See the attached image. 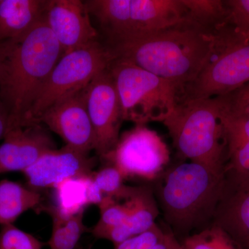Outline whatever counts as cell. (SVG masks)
Instances as JSON below:
<instances>
[{
    "mask_svg": "<svg viewBox=\"0 0 249 249\" xmlns=\"http://www.w3.org/2000/svg\"><path fill=\"white\" fill-rule=\"evenodd\" d=\"M225 28L207 30L186 18L166 29L107 45L115 58L171 82L181 93L214 53Z\"/></svg>",
    "mask_w": 249,
    "mask_h": 249,
    "instance_id": "cell-1",
    "label": "cell"
},
{
    "mask_svg": "<svg viewBox=\"0 0 249 249\" xmlns=\"http://www.w3.org/2000/svg\"><path fill=\"white\" fill-rule=\"evenodd\" d=\"M224 174L191 161L170 168L156 180V200L177 238L182 240L212 225Z\"/></svg>",
    "mask_w": 249,
    "mask_h": 249,
    "instance_id": "cell-2",
    "label": "cell"
},
{
    "mask_svg": "<svg viewBox=\"0 0 249 249\" xmlns=\"http://www.w3.org/2000/svg\"><path fill=\"white\" fill-rule=\"evenodd\" d=\"M13 42L0 85V96L10 112L9 129L22 124L63 54L45 18L24 38Z\"/></svg>",
    "mask_w": 249,
    "mask_h": 249,
    "instance_id": "cell-3",
    "label": "cell"
},
{
    "mask_svg": "<svg viewBox=\"0 0 249 249\" xmlns=\"http://www.w3.org/2000/svg\"><path fill=\"white\" fill-rule=\"evenodd\" d=\"M224 96L178 103L163 124L183 158L224 171L227 148L221 109Z\"/></svg>",
    "mask_w": 249,
    "mask_h": 249,
    "instance_id": "cell-4",
    "label": "cell"
},
{
    "mask_svg": "<svg viewBox=\"0 0 249 249\" xmlns=\"http://www.w3.org/2000/svg\"><path fill=\"white\" fill-rule=\"evenodd\" d=\"M120 99L124 121L135 124L163 122L175 110L180 91L177 85L122 59L109 67Z\"/></svg>",
    "mask_w": 249,
    "mask_h": 249,
    "instance_id": "cell-5",
    "label": "cell"
},
{
    "mask_svg": "<svg viewBox=\"0 0 249 249\" xmlns=\"http://www.w3.org/2000/svg\"><path fill=\"white\" fill-rule=\"evenodd\" d=\"M114 58L108 46L98 40L62 55L19 126L36 124L47 109L86 88Z\"/></svg>",
    "mask_w": 249,
    "mask_h": 249,
    "instance_id": "cell-6",
    "label": "cell"
},
{
    "mask_svg": "<svg viewBox=\"0 0 249 249\" xmlns=\"http://www.w3.org/2000/svg\"><path fill=\"white\" fill-rule=\"evenodd\" d=\"M98 15L108 45L148 35L186 18L181 0H105Z\"/></svg>",
    "mask_w": 249,
    "mask_h": 249,
    "instance_id": "cell-7",
    "label": "cell"
},
{
    "mask_svg": "<svg viewBox=\"0 0 249 249\" xmlns=\"http://www.w3.org/2000/svg\"><path fill=\"white\" fill-rule=\"evenodd\" d=\"M249 83V43L229 27L196 79L181 91L178 103L225 96Z\"/></svg>",
    "mask_w": 249,
    "mask_h": 249,
    "instance_id": "cell-8",
    "label": "cell"
},
{
    "mask_svg": "<svg viewBox=\"0 0 249 249\" xmlns=\"http://www.w3.org/2000/svg\"><path fill=\"white\" fill-rule=\"evenodd\" d=\"M101 159L117 168L124 180L155 181L166 169L170 153L156 131L135 124L121 134L115 147Z\"/></svg>",
    "mask_w": 249,
    "mask_h": 249,
    "instance_id": "cell-9",
    "label": "cell"
},
{
    "mask_svg": "<svg viewBox=\"0 0 249 249\" xmlns=\"http://www.w3.org/2000/svg\"><path fill=\"white\" fill-rule=\"evenodd\" d=\"M87 107L94 132V150L103 158L120 138L122 110L109 68L98 73L85 88Z\"/></svg>",
    "mask_w": 249,
    "mask_h": 249,
    "instance_id": "cell-10",
    "label": "cell"
},
{
    "mask_svg": "<svg viewBox=\"0 0 249 249\" xmlns=\"http://www.w3.org/2000/svg\"><path fill=\"white\" fill-rule=\"evenodd\" d=\"M60 136L67 146L85 154L94 150L95 137L87 107L85 88L47 109L36 121Z\"/></svg>",
    "mask_w": 249,
    "mask_h": 249,
    "instance_id": "cell-11",
    "label": "cell"
},
{
    "mask_svg": "<svg viewBox=\"0 0 249 249\" xmlns=\"http://www.w3.org/2000/svg\"><path fill=\"white\" fill-rule=\"evenodd\" d=\"M211 226L220 227L245 245L249 239V173L226 167Z\"/></svg>",
    "mask_w": 249,
    "mask_h": 249,
    "instance_id": "cell-12",
    "label": "cell"
},
{
    "mask_svg": "<svg viewBox=\"0 0 249 249\" xmlns=\"http://www.w3.org/2000/svg\"><path fill=\"white\" fill-rule=\"evenodd\" d=\"M45 21L61 47L62 55L98 40L89 12L80 0H49Z\"/></svg>",
    "mask_w": 249,
    "mask_h": 249,
    "instance_id": "cell-13",
    "label": "cell"
},
{
    "mask_svg": "<svg viewBox=\"0 0 249 249\" xmlns=\"http://www.w3.org/2000/svg\"><path fill=\"white\" fill-rule=\"evenodd\" d=\"M96 163L89 154L65 145L46 152L23 173L29 188L36 191L54 188L69 178L91 175Z\"/></svg>",
    "mask_w": 249,
    "mask_h": 249,
    "instance_id": "cell-14",
    "label": "cell"
},
{
    "mask_svg": "<svg viewBox=\"0 0 249 249\" xmlns=\"http://www.w3.org/2000/svg\"><path fill=\"white\" fill-rule=\"evenodd\" d=\"M0 145V174L24 172L41 156L55 148L41 124L17 126L6 131Z\"/></svg>",
    "mask_w": 249,
    "mask_h": 249,
    "instance_id": "cell-15",
    "label": "cell"
},
{
    "mask_svg": "<svg viewBox=\"0 0 249 249\" xmlns=\"http://www.w3.org/2000/svg\"><path fill=\"white\" fill-rule=\"evenodd\" d=\"M49 0H0V42L22 40L45 18Z\"/></svg>",
    "mask_w": 249,
    "mask_h": 249,
    "instance_id": "cell-16",
    "label": "cell"
},
{
    "mask_svg": "<svg viewBox=\"0 0 249 249\" xmlns=\"http://www.w3.org/2000/svg\"><path fill=\"white\" fill-rule=\"evenodd\" d=\"M153 188L142 186L134 196L133 209L125 222L103 232L98 239L110 241L114 245L147 231L156 224L160 214Z\"/></svg>",
    "mask_w": 249,
    "mask_h": 249,
    "instance_id": "cell-17",
    "label": "cell"
},
{
    "mask_svg": "<svg viewBox=\"0 0 249 249\" xmlns=\"http://www.w3.org/2000/svg\"><path fill=\"white\" fill-rule=\"evenodd\" d=\"M220 121L227 148L226 167L249 173V117L228 107L224 96Z\"/></svg>",
    "mask_w": 249,
    "mask_h": 249,
    "instance_id": "cell-18",
    "label": "cell"
},
{
    "mask_svg": "<svg viewBox=\"0 0 249 249\" xmlns=\"http://www.w3.org/2000/svg\"><path fill=\"white\" fill-rule=\"evenodd\" d=\"M41 196L37 191L8 179L0 181V225L14 224L21 214L37 208Z\"/></svg>",
    "mask_w": 249,
    "mask_h": 249,
    "instance_id": "cell-19",
    "label": "cell"
},
{
    "mask_svg": "<svg viewBox=\"0 0 249 249\" xmlns=\"http://www.w3.org/2000/svg\"><path fill=\"white\" fill-rule=\"evenodd\" d=\"M91 175L69 178L57 185L53 188L55 206L50 213L67 219L84 212L89 205L88 190Z\"/></svg>",
    "mask_w": 249,
    "mask_h": 249,
    "instance_id": "cell-20",
    "label": "cell"
},
{
    "mask_svg": "<svg viewBox=\"0 0 249 249\" xmlns=\"http://www.w3.org/2000/svg\"><path fill=\"white\" fill-rule=\"evenodd\" d=\"M186 18L197 25L212 31L229 26L225 1L221 0H181Z\"/></svg>",
    "mask_w": 249,
    "mask_h": 249,
    "instance_id": "cell-21",
    "label": "cell"
},
{
    "mask_svg": "<svg viewBox=\"0 0 249 249\" xmlns=\"http://www.w3.org/2000/svg\"><path fill=\"white\" fill-rule=\"evenodd\" d=\"M52 214L53 219L52 235L48 242L50 249H75L80 237L87 228L83 222L84 212L63 219L56 214Z\"/></svg>",
    "mask_w": 249,
    "mask_h": 249,
    "instance_id": "cell-22",
    "label": "cell"
},
{
    "mask_svg": "<svg viewBox=\"0 0 249 249\" xmlns=\"http://www.w3.org/2000/svg\"><path fill=\"white\" fill-rule=\"evenodd\" d=\"M134 196L124 201V204L119 203L111 196H104L98 206L100 218L91 230L93 235L98 238L103 232L124 224L133 209Z\"/></svg>",
    "mask_w": 249,
    "mask_h": 249,
    "instance_id": "cell-23",
    "label": "cell"
},
{
    "mask_svg": "<svg viewBox=\"0 0 249 249\" xmlns=\"http://www.w3.org/2000/svg\"><path fill=\"white\" fill-rule=\"evenodd\" d=\"M92 178L104 196H111L117 201L128 200L141 188V186H126L119 170L110 164L93 173Z\"/></svg>",
    "mask_w": 249,
    "mask_h": 249,
    "instance_id": "cell-24",
    "label": "cell"
},
{
    "mask_svg": "<svg viewBox=\"0 0 249 249\" xmlns=\"http://www.w3.org/2000/svg\"><path fill=\"white\" fill-rule=\"evenodd\" d=\"M45 244L14 224L1 226L0 249H42Z\"/></svg>",
    "mask_w": 249,
    "mask_h": 249,
    "instance_id": "cell-25",
    "label": "cell"
},
{
    "mask_svg": "<svg viewBox=\"0 0 249 249\" xmlns=\"http://www.w3.org/2000/svg\"><path fill=\"white\" fill-rule=\"evenodd\" d=\"M225 4L228 24L241 40L249 43V0H228Z\"/></svg>",
    "mask_w": 249,
    "mask_h": 249,
    "instance_id": "cell-26",
    "label": "cell"
},
{
    "mask_svg": "<svg viewBox=\"0 0 249 249\" xmlns=\"http://www.w3.org/2000/svg\"><path fill=\"white\" fill-rule=\"evenodd\" d=\"M222 232L220 227L211 226L185 237L180 243L184 249H219Z\"/></svg>",
    "mask_w": 249,
    "mask_h": 249,
    "instance_id": "cell-27",
    "label": "cell"
},
{
    "mask_svg": "<svg viewBox=\"0 0 249 249\" xmlns=\"http://www.w3.org/2000/svg\"><path fill=\"white\" fill-rule=\"evenodd\" d=\"M165 231L155 224L147 231L114 245V249H151L164 237Z\"/></svg>",
    "mask_w": 249,
    "mask_h": 249,
    "instance_id": "cell-28",
    "label": "cell"
},
{
    "mask_svg": "<svg viewBox=\"0 0 249 249\" xmlns=\"http://www.w3.org/2000/svg\"><path fill=\"white\" fill-rule=\"evenodd\" d=\"M225 97L228 107L249 117V83Z\"/></svg>",
    "mask_w": 249,
    "mask_h": 249,
    "instance_id": "cell-29",
    "label": "cell"
},
{
    "mask_svg": "<svg viewBox=\"0 0 249 249\" xmlns=\"http://www.w3.org/2000/svg\"><path fill=\"white\" fill-rule=\"evenodd\" d=\"M14 42L11 41L0 42V85L2 83L6 72V65Z\"/></svg>",
    "mask_w": 249,
    "mask_h": 249,
    "instance_id": "cell-30",
    "label": "cell"
},
{
    "mask_svg": "<svg viewBox=\"0 0 249 249\" xmlns=\"http://www.w3.org/2000/svg\"><path fill=\"white\" fill-rule=\"evenodd\" d=\"M10 124V112L0 96V139L4 138Z\"/></svg>",
    "mask_w": 249,
    "mask_h": 249,
    "instance_id": "cell-31",
    "label": "cell"
},
{
    "mask_svg": "<svg viewBox=\"0 0 249 249\" xmlns=\"http://www.w3.org/2000/svg\"><path fill=\"white\" fill-rule=\"evenodd\" d=\"M178 242V238L171 231H165L163 238L153 246L151 249H174Z\"/></svg>",
    "mask_w": 249,
    "mask_h": 249,
    "instance_id": "cell-32",
    "label": "cell"
},
{
    "mask_svg": "<svg viewBox=\"0 0 249 249\" xmlns=\"http://www.w3.org/2000/svg\"><path fill=\"white\" fill-rule=\"evenodd\" d=\"M219 249H242V247L232 239L225 231L223 230Z\"/></svg>",
    "mask_w": 249,
    "mask_h": 249,
    "instance_id": "cell-33",
    "label": "cell"
},
{
    "mask_svg": "<svg viewBox=\"0 0 249 249\" xmlns=\"http://www.w3.org/2000/svg\"><path fill=\"white\" fill-rule=\"evenodd\" d=\"M244 247H245L247 249H249V239L247 242H246L245 245L244 246Z\"/></svg>",
    "mask_w": 249,
    "mask_h": 249,
    "instance_id": "cell-34",
    "label": "cell"
}]
</instances>
